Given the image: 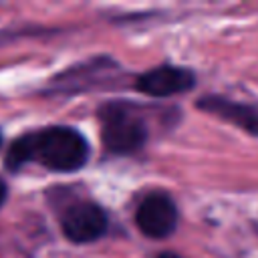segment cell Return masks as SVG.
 <instances>
[{"label":"cell","mask_w":258,"mask_h":258,"mask_svg":"<svg viewBox=\"0 0 258 258\" xmlns=\"http://www.w3.org/2000/svg\"><path fill=\"white\" fill-rule=\"evenodd\" d=\"M87 155L89 145L77 129L50 127L16 139L6 155V165L16 169L30 159H38L48 169L73 171L87 161Z\"/></svg>","instance_id":"cell-1"},{"label":"cell","mask_w":258,"mask_h":258,"mask_svg":"<svg viewBox=\"0 0 258 258\" xmlns=\"http://www.w3.org/2000/svg\"><path fill=\"white\" fill-rule=\"evenodd\" d=\"M103 141L113 153H131L147 139V127L141 115L125 105H107L101 111Z\"/></svg>","instance_id":"cell-2"},{"label":"cell","mask_w":258,"mask_h":258,"mask_svg":"<svg viewBox=\"0 0 258 258\" xmlns=\"http://www.w3.org/2000/svg\"><path fill=\"white\" fill-rule=\"evenodd\" d=\"M60 226L69 240H73L77 244H85V242H93L105 234L107 216L97 204L79 202L62 214Z\"/></svg>","instance_id":"cell-3"},{"label":"cell","mask_w":258,"mask_h":258,"mask_svg":"<svg viewBox=\"0 0 258 258\" xmlns=\"http://www.w3.org/2000/svg\"><path fill=\"white\" fill-rule=\"evenodd\" d=\"M135 222L139 230L149 238H165L175 230L177 212L173 202L163 194L147 196L135 214Z\"/></svg>","instance_id":"cell-4"},{"label":"cell","mask_w":258,"mask_h":258,"mask_svg":"<svg viewBox=\"0 0 258 258\" xmlns=\"http://www.w3.org/2000/svg\"><path fill=\"white\" fill-rule=\"evenodd\" d=\"M191 87H194V75L177 67H159L147 71L137 79V89L153 97H167L173 93L187 91Z\"/></svg>","instance_id":"cell-5"},{"label":"cell","mask_w":258,"mask_h":258,"mask_svg":"<svg viewBox=\"0 0 258 258\" xmlns=\"http://www.w3.org/2000/svg\"><path fill=\"white\" fill-rule=\"evenodd\" d=\"M198 107L220 117V119H226V121L242 127L248 133L258 135V109L256 107L228 101L224 97H208V99L200 101Z\"/></svg>","instance_id":"cell-6"},{"label":"cell","mask_w":258,"mask_h":258,"mask_svg":"<svg viewBox=\"0 0 258 258\" xmlns=\"http://www.w3.org/2000/svg\"><path fill=\"white\" fill-rule=\"evenodd\" d=\"M4 200H6V183L0 179V206H2Z\"/></svg>","instance_id":"cell-7"},{"label":"cell","mask_w":258,"mask_h":258,"mask_svg":"<svg viewBox=\"0 0 258 258\" xmlns=\"http://www.w3.org/2000/svg\"><path fill=\"white\" fill-rule=\"evenodd\" d=\"M157 258H179L177 254H171V252H163V254H159Z\"/></svg>","instance_id":"cell-8"},{"label":"cell","mask_w":258,"mask_h":258,"mask_svg":"<svg viewBox=\"0 0 258 258\" xmlns=\"http://www.w3.org/2000/svg\"><path fill=\"white\" fill-rule=\"evenodd\" d=\"M0 143H2V137H0Z\"/></svg>","instance_id":"cell-9"}]
</instances>
